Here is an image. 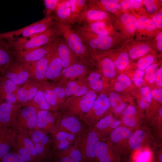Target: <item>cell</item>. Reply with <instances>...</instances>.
I'll return each instance as SVG.
<instances>
[{
	"label": "cell",
	"mask_w": 162,
	"mask_h": 162,
	"mask_svg": "<svg viewBox=\"0 0 162 162\" xmlns=\"http://www.w3.org/2000/svg\"><path fill=\"white\" fill-rule=\"evenodd\" d=\"M56 23L55 17L51 14L19 29L0 33V40L11 42L23 40L44 32Z\"/></svg>",
	"instance_id": "cell-1"
},
{
	"label": "cell",
	"mask_w": 162,
	"mask_h": 162,
	"mask_svg": "<svg viewBox=\"0 0 162 162\" xmlns=\"http://www.w3.org/2000/svg\"><path fill=\"white\" fill-rule=\"evenodd\" d=\"M61 36L56 23L44 32L19 41L5 42L12 51H26L48 44Z\"/></svg>",
	"instance_id": "cell-2"
},
{
	"label": "cell",
	"mask_w": 162,
	"mask_h": 162,
	"mask_svg": "<svg viewBox=\"0 0 162 162\" xmlns=\"http://www.w3.org/2000/svg\"><path fill=\"white\" fill-rule=\"evenodd\" d=\"M100 137L93 127H88L78 136L76 141L84 162L95 160L97 144Z\"/></svg>",
	"instance_id": "cell-3"
},
{
	"label": "cell",
	"mask_w": 162,
	"mask_h": 162,
	"mask_svg": "<svg viewBox=\"0 0 162 162\" xmlns=\"http://www.w3.org/2000/svg\"><path fill=\"white\" fill-rule=\"evenodd\" d=\"M61 36L75 55L82 57L88 55V52L82 39L71 26L68 23L56 21Z\"/></svg>",
	"instance_id": "cell-4"
},
{
	"label": "cell",
	"mask_w": 162,
	"mask_h": 162,
	"mask_svg": "<svg viewBox=\"0 0 162 162\" xmlns=\"http://www.w3.org/2000/svg\"><path fill=\"white\" fill-rule=\"evenodd\" d=\"M74 29L81 38L88 52L105 51L112 46L113 40L111 36L98 35L77 27Z\"/></svg>",
	"instance_id": "cell-5"
},
{
	"label": "cell",
	"mask_w": 162,
	"mask_h": 162,
	"mask_svg": "<svg viewBox=\"0 0 162 162\" xmlns=\"http://www.w3.org/2000/svg\"><path fill=\"white\" fill-rule=\"evenodd\" d=\"M37 110L31 106L20 109L12 127L17 133L29 134L36 127Z\"/></svg>",
	"instance_id": "cell-6"
},
{
	"label": "cell",
	"mask_w": 162,
	"mask_h": 162,
	"mask_svg": "<svg viewBox=\"0 0 162 162\" xmlns=\"http://www.w3.org/2000/svg\"><path fill=\"white\" fill-rule=\"evenodd\" d=\"M48 133L43 130L35 129L29 135L40 157V162L52 161V139Z\"/></svg>",
	"instance_id": "cell-7"
},
{
	"label": "cell",
	"mask_w": 162,
	"mask_h": 162,
	"mask_svg": "<svg viewBox=\"0 0 162 162\" xmlns=\"http://www.w3.org/2000/svg\"><path fill=\"white\" fill-rule=\"evenodd\" d=\"M15 151L26 162H40V160L28 135L17 133L15 140Z\"/></svg>",
	"instance_id": "cell-8"
},
{
	"label": "cell",
	"mask_w": 162,
	"mask_h": 162,
	"mask_svg": "<svg viewBox=\"0 0 162 162\" xmlns=\"http://www.w3.org/2000/svg\"><path fill=\"white\" fill-rule=\"evenodd\" d=\"M57 38L48 44L31 50L11 51L18 62H35L46 56L56 47Z\"/></svg>",
	"instance_id": "cell-9"
},
{
	"label": "cell",
	"mask_w": 162,
	"mask_h": 162,
	"mask_svg": "<svg viewBox=\"0 0 162 162\" xmlns=\"http://www.w3.org/2000/svg\"><path fill=\"white\" fill-rule=\"evenodd\" d=\"M4 74L6 78L18 86L31 79L28 63L18 61L11 63Z\"/></svg>",
	"instance_id": "cell-10"
},
{
	"label": "cell",
	"mask_w": 162,
	"mask_h": 162,
	"mask_svg": "<svg viewBox=\"0 0 162 162\" xmlns=\"http://www.w3.org/2000/svg\"><path fill=\"white\" fill-rule=\"evenodd\" d=\"M110 106L109 98L104 94H100L96 99L87 115L83 119L87 127H93L98 121V118L104 114Z\"/></svg>",
	"instance_id": "cell-11"
},
{
	"label": "cell",
	"mask_w": 162,
	"mask_h": 162,
	"mask_svg": "<svg viewBox=\"0 0 162 162\" xmlns=\"http://www.w3.org/2000/svg\"><path fill=\"white\" fill-rule=\"evenodd\" d=\"M23 106L20 104L4 102L0 104V127H12Z\"/></svg>",
	"instance_id": "cell-12"
},
{
	"label": "cell",
	"mask_w": 162,
	"mask_h": 162,
	"mask_svg": "<svg viewBox=\"0 0 162 162\" xmlns=\"http://www.w3.org/2000/svg\"><path fill=\"white\" fill-rule=\"evenodd\" d=\"M37 118L35 129L43 130L52 135L56 132L59 118L49 110H37Z\"/></svg>",
	"instance_id": "cell-13"
},
{
	"label": "cell",
	"mask_w": 162,
	"mask_h": 162,
	"mask_svg": "<svg viewBox=\"0 0 162 162\" xmlns=\"http://www.w3.org/2000/svg\"><path fill=\"white\" fill-rule=\"evenodd\" d=\"M51 162H84L76 140L73 146L65 150L52 151Z\"/></svg>",
	"instance_id": "cell-14"
},
{
	"label": "cell",
	"mask_w": 162,
	"mask_h": 162,
	"mask_svg": "<svg viewBox=\"0 0 162 162\" xmlns=\"http://www.w3.org/2000/svg\"><path fill=\"white\" fill-rule=\"evenodd\" d=\"M85 128L78 118L73 116H68L59 118L56 131L69 133L78 136Z\"/></svg>",
	"instance_id": "cell-15"
},
{
	"label": "cell",
	"mask_w": 162,
	"mask_h": 162,
	"mask_svg": "<svg viewBox=\"0 0 162 162\" xmlns=\"http://www.w3.org/2000/svg\"><path fill=\"white\" fill-rule=\"evenodd\" d=\"M40 85L30 79L19 86L17 92L18 101L23 106H27L37 93Z\"/></svg>",
	"instance_id": "cell-16"
},
{
	"label": "cell",
	"mask_w": 162,
	"mask_h": 162,
	"mask_svg": "<svg viewBox=\"0 0 162 162\" xmlns=\"http://www.w3.org/2000/svg\"><path fill=\"white\" fill-rule=\"evenodd\" d=\"M17 132L13 127H0V158L15 149Z\"/></svg>",
	"instance_id": "cell-17"
},
{
	"label": "cell",
	"mask_w": 162,
	"mask_h": 162,
	"mask_svg": "<svg viewBox=\"0 0 162 162\" xmlns=\"http://www.w3.org/2000/svg\"><path fill=\"white\" fill-rule=\"evenodd\" d=\"M52 136V151L65 150L74 142L77 136L73 134L63 131H56Z\"/></svg>",
	"instance_id": "cell-18"
},
{
	"label": "cell",
	"mask_w": 162,
	"mask_h": 162,
	"mask_svg": "<svg viewBox=\"0 0 162 162\" xmlns=\"http://www.w3.org/2000/svg\"><path fill=\"white\" fill-rule=\"evenodd\" d=\"M19 86L10 80L3 77L0 89V104L4 99L7 103H16L18 101L16 93Z\"/></svg>",
	"instance_id": "cell-19"
},
{
	"label": "cell",
	"mask_w": 162,
	"mask_h": 162,
	"mask_svg": "<svg viewBox=\"0 0 162 162\" xmlns=\"http://www.w3.org/2000/svg\"><path fill=\"white\" fill-rule=\"evenodd\" d=\"M48 64L45 77L52 80L58 77L63 68L56 47L48 54Z\"/></svg>",
	"instance_id": "cell-20"
},
{
	"label": "cell",
	"mask_w": 162,
	"mask_h": 162,
	"mask_svg": "<svg viewBox=\"0 0 162 162\" xmlns=\"http://www.w3.org/2000/svg\"><path fill=\"white\" fill-rule=\"evenodd\" d=\"M95 161L96 162H119V159L113 153L108 143L99 140L96 146Z\"/></svg>",
	"instance_id": "cell-21"
},
{
	"label": "cell",
	"mask_w": 162,
	"mask_h": 162,
	"mask_svg": "<svg viewBox=\"0 0 162 162\" xmlns=\"http://www.w3.org/2000/svg\"><path fill=\"white\" fill-rule=\"evenodd\" d=\"M28 64L31 79L38 83L45 78L48 64V54L36 62Z\"/></svg>",
	"instance_id": "cell-22"
},
{
	"label": "cell",
	"mask_w": 162,
	"mask_h": 162,
	"mask_svg": "<svg viewBox=\"0 0 162 162\" xmlns=\"http://www.w3.org/2000/svg\"><path fill=\"white\" fill-rule=\"evenodd\" d=\"M56 48L63 68H65L70 66L73 55L75 54L61 36L57 38Z\"/></svg>",
	"instance_id": "cell-23"
},
{
	"label": "cell",
	"mask_w": 162,
	"mask_h": 162,
	"mask_svg": "<svg viewBox=\"0 0 162 162\" xmlns=\"http://www.w3.org/2000/svg\"><path fill=\"white\" fill-rule=\"evenodd\" d=\"M77 27L100 35L111 36L112 32L109 21L105 20L96 21L88 24H83Z\"/></svg>",
	"instance_id": "cell-24"
},
{
	"label": "cell",
	"mask_w": 162,
	"mask_h": 162,
	"mask_svg": "<svg viewBox=\"0 0 162 162\" xmlns=\"http://www.w3.org/2000/svg\"><path fill=\"white\" fill-rule=\"evenodd\" d=\"M109 14L106 12L97 10H86L81 15L76 22L88 24L96 21H109Z\"/></svg>",
	"instance_id": "cell-25"
},
{
	"label": "cell",
	"mask_w": 162,
	"mask_h": 162,
	"mask_svg": "<svg viewBox=\"0 0 162 162\" xmlns=\"http://www.w3.org/2000/svg\"><path fill=\"white\" fill-rule=\"evenodd\" d=\"M121 124L119 120L111 115H107L99 120L93 127L99 137L108 133L111 129L118 127Z\"/></svg>",
	"instance_id": "cell-26"
},
{
	"label": "cell",
	"mask_w": 162,
	"mask_h": 162,
	"mask_svg": "<svg viewBox=\"0 0 162 162\" xmlns=\"http://www.w3.org/2000/svg\"><path fill=\"white\" fill-rule=\"evenodd\" d=\"M70 13L67 23L71 26L76 22L82 14L86 10L88 0H69Z\"/></svg>",
	"instance_id": "cell-27"
},
{
	"label": "cell",
	"mask_w": 162,
	"mask_h": 162,
	"mask_svg": "<svg viewBox=\"0 0 162 162\" xmlns=\"http://www.w3.org/2000/svg\"><path fill=\"white\" fill-rule=\"evenodd\" d=\"M96 94L92 91L87 92L72 110L74 113H87L92 108L96 100Z\"/></svg>",
	"instance_id": "cell-28"
},
{
	"label": "cell",
	"mask_w": 162,
	"mask_h": 162,
	"mask_svg": "<svg viewBox=\"0 0 162 162\" xmlns=\"http://www.w3.org/2000/svg\"><path fill=\"white\" fill-rule=\"evenodd\" d=\"M70 10L69 0H60L53 11L56 21L67 23Z\"/></svg>",
	"instance_id": "cell-29"
},
{
	"label": "cell",
	"mask_w": 162,
	"mask_h": 162,
	"mask_svg": "<svg viewBox=\"0 0 162 162\" xmlns=\"http://www.w3.org/2000/svg\"><path fill=\"white\" fill-rule=\"evenodd\" d=\"M12 52L9 49L6 42L0 40V71L4 74L11 64Z\"/></svg>",
	"instance_id": "cell-30"
},
{
	"label": "cell",
	"mask_w": 162,
	"mask_h": 162,
	"mask_svg": "<svg viewBox=\"0 0 162 162\" xmlns=\"http://www.w3.org/2000/svg\"><path fill=\"white\" fill-rule=\"evenodd\" d=\"M119 21L123 29L128 34H132L137 29V20L133 16L123 14L120 16Z\"/></svg>",
	"instance_id": "cell-31"
},
{
	"label": "cell",
	"mask_w": 162,
	"mask_h": 162,
	"mask_svg": "<svg viewBox=\"0 0 162 162\" xmlns=\"http://www.w3.org/2000/svg\"><path fill=\"white\" fill-rule=\"evenodd\" d=\"M28 106H33L37 110H49L51 108L46 102L43 91L40 89Z\"/></svg>",
	"instance_id": "cell-32"
},
{
	"label": "cell",
	"mask_w": 162,
	"mask_h": 162,
	"mask_svg": "<svg viewBox=\"0 0 162 162\" xmlns=\"http://www.w3.org/2000/svg\"><path fill=\"white\" fill-rule=\"evenodd\" d=\"M86 67L80 63H76L64 68L62 71L63 76L67 78H72L80 75L86 70Z\"/></svg>",
	"instance_id": "cell-33"
},
{
	"label": "cell",
	"mask_w": 162,
	"mask_h": 162,
	"mask_svg": "<svg viewBox=\"0 0 162 162\" xmlns=\"http://www.w3.org/2000/svg\"><path fill=\"white\" fill-rule=\"evenodd\" d=\"M130 131L127 127H118L113 130L110 135V139L114 143H118L121 141L128 138Z\"/></svg>",
	"instance_id": "cell-34"
},
{
	"label": "cell",
	"mask_w": 162,
	"mask_h": 162,
	"mask_svg": "<svg viewBox=\"0 0 162 162\" xmlns=\"http://www.w3.org/2000/svg\"><path fill=\"white\" fill-rule=\"evenodd\" d=\"M145 136L144 132L141 130H138L130 136L129 145L130 148L138 150L141 147L142 142Z\"/></svg>",
	"instance_id": "cell-35"
},
{
	"label": "cell",
	"mask_w": 162,
	"mask_h": 162,
	"mask_svg": "<svg viewBox=\"0 0 162 162\" xmlns=\"http://www.w3.org/2000/svg\"><path fill=\"white\" fill-rule=\"evenodd\" d=\"M150 50L148 45L146 44H141L132 47L129 52V57L132 59H135L141 57L147 53Z\"/></svg>",
	"instance_id": "cell-36"
},
{
	"label": "cell",
	"mask_w": 162,
	"mask_h": 162,
	"mask_svg": "<svg viewBox=\"0 0 162 162\" xmlns=\"http://www.w3.org/2000/svg\"><path fill=\"white\" fill-rule=\"evenodd\" d=\"M65 92L68 96L75 94L77 96L84 95L88 92L87 88L84 86H79L74 82L68 83L65 88Z\"/></svg>",
	"instance_id": "cell-37"
},
{
	"label": "cell",
	"mask_w": 162,
	"mask_h": 162,
	"mask_svg": "<svg viewBox=\"0 0 162 162\" xmlns=\"http://www.w3.org/2000/svg\"><path fill=\"white\" fill-rule=\"evenodd\" d=\"M137 29L146 32H153L156 27L151 19L144 17L137 20Z\"/></svg>",
	"instance_id": "cell-38"
},
{
	"label": "cell",
	"mask_w": 162,
	"mask_h": 162,
	"mask_svg": "<svg viewBox=\"0 0 162 162\" xmlns=\"http://www.w3.org/2000/svg\"><path fill=\"white\" fill-rule=\"evenodd\" d=\"M101 66L104 75L109 78H112L116 74L115 66L113 62L107 57L104 58L102 60Z\"/></svg>",
	"instance_id": "cell-39"
},
{
	"label": "cell",
	"mask_w": 162,
	"mask_h": 162,
	"mask_svg": "<svg viewBox=\"0 0 162 162\" xmlns=\"http://www.w3.org/2000/svg\"><path fill=\"white\" fill-rule=\"evenodd\" d=\"M136 111V108L132 106H128L125 111L123 118V123L128 127H133L136 124L135 117Z\"/></svg>",
	"instance_id": "cell-40"
},
{
	"label": "cell",
	"mask_w": 162,
	"mask_h": 162,
	"mask_svg": "<svg viewBox=\"0 0 162 162\" xmlns=\"http://www.w3.org/2000/svg\"><path fill=\"white\" fill-rule=\"evenodd\" d=\"M141 97L139 102L140 107L146 108L150 104L152 99L151 91L148 86L142 87L140 90Z\"/></svg>",
	"instance_id": "cell-41"
},
{
	"label": "cell",
	"mask_w": 162,
	"mask_h": 162,
	"mask_svg": "<svg viewBox=\"0 0 162 162\" xmlns=\"http://www.w3.org/2000/svg\"><path fill=\"white\" fill-rule=\"evenodd\" d=\"M90 86L95 91H100L103 88V82L101 76L98 73L93 72L91 74L88 78Z\"/></svg>",
	"instance_id": "cell-42"
},
{
	"label": "cell",
	"mask_w": 162,
	"mask_h": 162,
	"mask_svg": "<svg viewBox=\"0 0 162 162\" xmlns=\"http://www.w3.org/2000/svg\"><path fill=\"white\" fill-rule=\"evenodd\" d=\"M129 59L128 54L125 52H123L120 54L113 62L116 68L119 70H123L127 67Z\"/></svg>",
	"instance_id": "cell-43"
},
{
	"label": "cell",
	"mask_w": 162,
	"mask_h": 162,
	"mask_svg": "<svg viewBox=\"0 0 162 162\" xmlns=\"http://www.w3.org/2000/svg\"><path fill=\"white\" fill-rule=\"evenodd\" d=\"M0 162H26L15 151H11L0 158Z\"/></svg>",
	"instance_id": "cell-44"
},
{
	"label": "cell",
	"mask_w": 162,
	"mask_h": 162,
	"mask_svg": "<svg viewBox=\"0 0 162 162\" xmlns=\"http://www.w3.org/2000/svg\"><path fill=\"white\" fill-rule=\"evenodd\" d=\"M158 70V65L152 64L145 69V79L150 83H152L155 80Z\"/></svg>",
	"instance_id": "cell-45"
},
{
	"label": "cell",
	"mask_w": 162,
	"mask_h": 162,
	"mask_svg": "<svg viewBox=\"0 0 162 162\" xmlns=\"http://www.w3.org/2000/svg\"><path fill=\"white\" fill-rule=\"evenodd\" d=\"M154 57L152 55H148L140 59L137 62V67L139 69L144 70L153 63Z\"/></svg>",
	"instance_id": "cell-46"
},
{
	"label": "cell",
	"mask_w": 162,
	"mask_h": 162,
	"mask_svg": "<svg viewBox=\"0 0 162 162\" xmlns=\"http://www.w3.org/2000/svg\"><path fill=\"white\" fill-rule=\"evenodd\" d=\"M43 92L46 102L51 108L55 106L57 103L58 98L52 90L46 89Z\"/></svg>",
	"instance_id": "cell-47"
},
{
	"label": "cell",
	"mask_w": 162,
	"mask_h": 162,
	"mask_svg": "<svg viewBox=\"0 0 162 162\" xmlns=\"http://www.w3.org/2000/svg\"><path fill=\"white\" fill-rule=\"evenodd\" d=\"M142 2V0H124L121 2L120 5L121 7L124 10L138 8L141 7Z\"/></svg>",
	"instance_id": "cell-48"
},
{
	"label": "cell",
	"mask_w": 162,
	"mask_h": 162,
	"mask_svg": "<svg viewBox=\"0 0 162 162\" xmlns=\"http://www.w3.org/2000/svg\"><path fill=\"white\" fill-rule=\"evenodd\" d=\"M151 155L148 151H143L136 155L134 162H149Z\"/></svg>",
	"instance_id": "cell-49"
},
{
	"label": "cell",
	"mask_w": 162,
	"mask_h": 162,
	"mask_svg": "<svg viewBox=\"0 0 162 162\" xmlns=\"http://www.w3.org/2000/svg\"><path fill=\"white\" fill-rule=\"evenodd\" d=\"M60 0H44V3L46 8V16L52 14Z\"/></svg>",
	"instance_id": "cell-50"
},
{
	"label": "cell",
	"mask_w": 162,
	"mask_h": 162,
	"mask_svg": "<svg viewBox=\"0 0 162 162\" xmlns=\"http://www.w3.org/2000/svg\"><path fill=\"white\" fill-rule=\"evenodd\" d=\"M109 99L110 106L114 109L123 103L121 101L120 95L116 92L111 93L109 95Z\"/></svg>",
	"instance_id": "cell-51"
},
{
	"label": "cell",
	"mask_w": 162,
	"mask_h": 162,
	"mask_svg": "<svg viewBox=\"0 0 162 162\" xmlns=\"http://www.w3.org/2000/svg\"><path fill=\"white\" fill-rule=\"evenodd\" d=\"M145 74V72L143 70L139 69L136 71L133 76V80L136 86H140L142 85Z\"/></svg>",
	"instance_id": "cell-52"
},
{
	"label": "cell",
	"mask_w": 162,
	"mask_h": 162,
	"mask_svg": "<svg viewBox=\"0 0 162 162\" xmlns=\"http://www.w3.org/2000/svg\"><path fill=\"white\" fill-rule=\"evenodd\" d=\"M143 3L145 5L146 10L148 13L152 14L156 11L157 7L154 3V0H144L143 1Z\"/></svg>",
	"instance_id": "cell-53"
},
{
	"label": "cell",
	"mask_w": 162,
	"mask_h": 162,
	"mask_svg": "<svg viewBox=\"0 0 162 162\" xmlns=\"http://www.w3.org/2000/svg\"><path fill=\"white\" fill-rule=\"evenodd\" d=\"M156 27L160 28L162 27V12L160 11L152 17V20Z\"/></svg>",
	"instance_id": "cell-54"
},
{
	"label": "cell",
	"mask_w": 162,
	"mask_h": 162,
	"mask_svg": "<svg viewBox=\"0 0 162 162\" xmlns=\"http://www.w3.org/2000/svg\"><path fill=\"white\" fill-rule=\"evenodd\" d=\"M152 98L154 100L160 103L162 102V88L156 89L151 92Z\"/></svg>",
	"instance_id": "cell-55"
},
{
	"label": "cell",
	"mask_w": 162,
	"mask_h": 162,
	"mask_svg": "<svg viewBox=\"0 0 162 162\" xmlns=\"http://www.w3.org/2000/svg\"><path fill=\"white\" fill-rule=\"evenodd\" d=\"M52 90L58 99L62 98L65 96L66 95L65 91L62 87H57Z\"/></svg>",
	"instance_id": "cell-56"
},
{
	"label": "cell",
	"mask_w": 162,
	"mask_h": 162,
	"mask_svg": "<svg viewBox=\"0 0 162 162\" xmlns=\"http://www.w3.org/2000/svg\"><path fill=\"white\" fill-rule=\"evenodd\" d=\"M129 86L128 84L121 82H118L115 84V89L116 91L120 92L123 91L127 88L129 87Z\"/></svg>",
	"instance_id": "cell-57"
},
{
	"label": "cell",
	"mask_w": 162,
	"mask_h": 162,
	"mask_svg": "<svg viewBox=\"0 0 162 162\" xmlns=\"http://www.w3.org/2000/svg\"><path fill=\"white\" fill-rule=\"evenodd\" d=\"M118 80L119 82L125 83L130 86L131 84V81L130 78L126 75L122 74L118 76Z\"/></svg>",
	"instance_id": "cell-58"
},
{
	"label": "cell",
	"mask_w": 162,
	"mask_h": 162,
	"mask_svg": "<svg viewBox=\"0 0 162 162\" xmlns=\"http://www.w3.org/2000/svg\"><path fill=\"white\" fill-rule=\"evenodd\" d=\"M156 84L158 86H162V67L158 70L157 74L155 80Z\"/></svg>",
	"instance_id": "cell-59"
},
{
	"label": "cell",
	"mask_w": 162,
	"mask_h": 162,
	"mask_svg": "<svg viewBox=\"0 0 162 162\" xmlns=\"http://www.w3.org/2000/svg\"><path fill=\"white\" fill-rule=\"evenodd\" d=\"M157 45L158 49L160 51H162V32L158 33L157 36Z\"/></svg>",
	"instance_id": "cell-60"
},
{
	"label": "cell",
	"mask_w": 162,
	"mask_h": 162,
	"mask_svg": "<svg viewBox=\"0 0 162 162\" xmlns=\"http://www.w3.org/2000/svg\"><path fill=\"white\" fill-rule=\"evenodd\" d=\"M158 162H162V154H160L158 157Z\"/></svg>",
	"instance_id": "cell-61"
},
{
	"label": "cell",
	"mask_w": 162,
	"mask_h": 162,
	"mask_svg": "<svg viewBox=\"0 0 162 162\" xmlns=\"http://www.w3.org/2000/svg\"><path fill=\"white\" fill-rule=\"evenodd\" d=\"M159 114L161 118L162 117V108H161L159 110Z\"/></svg>",
	"instance_id": "cell-62"
},
{
	"label": "cell",
	"mask_w": 162,
	"mask_h": 162,
	"mask_svg": "<svg viewBox=\"0 0 162 162\" xmlns=\"http://www.w3.org/2000/svg\"><path fill=\"white\" fill-rule=\"evenodd\" d=\"M3 79V78H0V89L1 86H2Z\"/></svg>",
	"instance_id": "cell-63"
},
{
	"label": "cell",
	"mask_w": 162,
	"mask_h": 162,
	"mask_svg": "<svg viewBox=\"0 0 162 162\" xmlns=\"http://www.w3.org/2000/svg\"><path fill=\"white\" fill-rule=\"evenodd\" d=\"M92 162H96V161L95 160V161H93Z\"/></svg>",
	"instance_id": "cell-64"
}]
</instances>
